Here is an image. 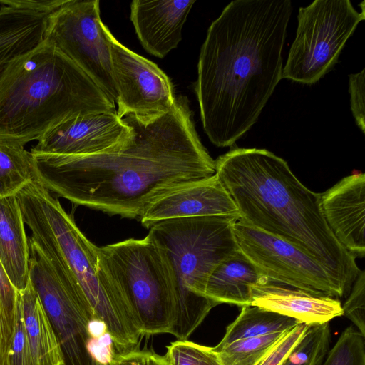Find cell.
I'll use <instances>...</instances> for the list:
<instances>
[{"mask_svg": "<svg viewBox=\"0 0 365 365\" xmlns=\"http://www.w3.org/2000/svg\"><path fill=\"white\" fill-rule=\"evenodd\" d=\"M185 97L153 120L123 118L129 138L88 155L33 154L37 182L77 205L140 220L163 195L215 174V160L196 132Z\"/></svg>", "mask_w": 365, "mask_h": 365, "instance_id": "1", "label": "cell"}, {"mask_svg": "<svg viewBox=\"0 0 365 365\" xmlns=\"http://www.w3.org/2000/svg\"><path fill=\"white\" fill-rule=\"evenodd\" d=\"M289 0H235L210 26L195 92L204 130L233 145L257 122L282 79Z\"/></svg>", "mask_w": 365, "mask_h": 365, "instance_id": "2", "label": "cell"}, {"mask_svg": "<svg viewBox=\"0 0 365 365\" xmlns=\"http://www.w3.org/2000/svg\"><path fill=\"white\" fill-rule=\"evenodd\" d=\"M215 163L240 219L312 256L346 297L361 270L329 227L321 194L305 187L284 159L266 149L236 148Z\"/></svg>", "mask_w": 365, "mask_h": 365, "instance_id": "3", "label": "cell"}, {"mask_svg": "<svg viewBox=\"0 0 365 365\" xmlns=\"http://www.w3.org/2000/svg\"><path fill=\"white\" fill-rule=\"evenodd\" d=\"M103 113H115V103L45 41L0 73L1 143L24 146L68 119Z\"/></svg>", "mask_w": 365, "mask_h": 365, "instance_id": "4", "label": "cell"}, {"mask_svg": "<svg viewBox=\"0 0 365 365\" xmlns=\"http://www.w3.org/2000/svg\"><path fill=\"white\" fill-rule=\"evenodd\" d=\"M240 218L207 216L172 219L148 234L165 269L173 311L170 334L187 340L219 304L205 295L207 279L225 259L238 251L234 224Z\"/></svg>", "mask_w": 365, "mask_h": 365, "instance_id": "5", "label": "cell"}, {"mask_svg": "<svg viewBox=\"0 0 365 365\" xmlns=\"http://www.w3.org/2000/svg\"><path fill=\"white\" fill-rule=\"evenodd\" d=\"M16 196L31 238L76 282L96 317L106 324L117 353L135 349L141 332L118 310L102 287L97 272V246L38 182L29 183Z\"/></svg>", "mask_w": 365, "mask_h": 365, "instance_id": "6", "label": "cell"}, {"mask_svg": "<svg viewBox=\"0 0 365 365\" xmlns=\"http://www.w3.org/2000/svg\"><path fill=\"white\" fill-rule=\"evenodd\" d=\"M100 282L113 302L130 309L143 335L170 334L173 311L156 245L148 235L97 247Z\"/></svg>", "mask_w": 365, "mask_h": 365, "instance_id": "7", "label": "cell"}, {"mask_svg": "<svg viewBox=\"0 0 365 365\" xmlns=\"http://www.w3.org/2000/svg\"><path fill=\"white\" fill-rule=\"evenodd\" d=\"M357 11L349 0H316L301 7L295 38L282 79L313 84L337 63L346 42L365 19L364 1Z\"/></svg>", "mask_w": 365, "mask_h": 365, "instance_id": "8", "label": "cell"}, {"mask_svg": "<svg viewBox=\"0 0 365 365\" xmlns=\"http://www.w3.org/2000/svg\"><path fill=\"white\" fill-rule=\"evenodd\" d=\"M29 277L50 319L66 365H93L88 324L97 318L78 285L30 237Z\"/></svg>", "mask_w": 365, "mask_h": 365, "instance_id": "9", "label": "cell"}, {"mask_svg": "<svg viewBox=\"0 0 365 365\" xmlns=\"http://www.w3.org/2000/svg\"><path fill=\"white\" fill-rule=\"evenodd\" d=\"M98 0H67L48 16L45 41L78 66L113 101L114 82L108 27Z\"/></svg>", "mask_w": 365, "mask_h": 365, "instance_id": "10", "label": "cell"}, {"mask_svg": "<svg viewBox=\"0 0 365 365\" xmlns=\"http://www.w3.org/2000/svg\"><path fill=\"white\" fill-rule=\"evenodd\" d=\"M233 229L240 251L269 280L314 295L342 297L327 269L297 247L241 219Z\"/></svg>", "mask_w": 365, "mask_h": 365, "instance_id": "11", "label": "cell"}, {"mask_svg": "<svg viewBox=\"0 0 365 365\" xmlns=\"http://www.w3.org/2000/svg\"><path fill=\"white\" fill-rule=\"evenodd\" d=\"M112 73L118 92L116 114L153 120L174 106L173 85L153 62L121 44L108 29Z\"/></svg>", "mask_w": 365, "mask_h": 365, "instance_id": "12", "label": "cell"}, {"mask_svg": "<svg viewBox=\"0 0 365 365\" xmlns=\"http://www.w3.org/2000/svg\"><path fill=\"white\" fill-rule=\"evenodd\" d=\"M130 135L131 128L116 113L79 115L43 135L31 152L53 155H93L116 148Z\"/></svg>", "mask_w": 365, "mask_h": 365, "instance_id": "13", "label": "cell"}, {"mask_svg": "<svg viewBox=\"0 0 365 365\" xmlns=\"http://www.w3.org/2000/svg\"><path fill=\"white\" fill-rule=\"evenodd\" d=\"M207 216L240 219L234 200L216 174L159 197L147 207L140 220L144 227L150 228L167 220Z\"/></svg>", "mask_w": 365, "mask_h": 365, "instance_id": "14", "label": "cell"}, {"mask_svg": "<svg viewBox=\"0 0 365 365\" xmlns=\"http://www.w3.org/2000/svg\"><path fill=\"white\" fill-rule=\"evenodd\" d=\"M324 219L339 243L355 258L365 255V175L346 176L321 194Z\"/></svg>", "mask_w": 365, "mask_h": 365, "instance_id": "15", "label": "cell"}, {"mask_svg": "<svg viewBox=\"0 0 365 365\" xmlns=\"http://www.w3.org/2000/svg\"><path fill=\"white\" fill-rule=\"evenodd\" d=\"M195 0H134L130 19L143 47L164 58L182 39V29Z\"/></svg>", "mask_w": 365, "mask_h": 365, "instance_id": "16", "label": "cell"}, {"mask_svg": "<svg viewBox=\"0 0 365 365\" xmlns=\"http://www.w3.org/2000/svg\"><path fill=\"white\" fill-rule=\"evenodd\" d=\"M250 304L307 325L329 322L343 315L337 298L314 295L270 280L252 287Z\"/></svg>", "mask_w": 365, "mask_h": 365, "instance_id": "17", "label": "cell"}, {"mask_svg": "<svg viewBox=\"0 0 365 365\" xmlns=\"http://www.w3.org/2000/svg\"><path fill=\"white\" fill-rule=\"evenodd\" d=\"M16 195L0 199V262L18 291L28 284L29 242Z\"/></svg>", "mask_w": 365, "mask_h": 365, "instance_id": "18", "label": "cell"}, {"mask_svg": "<svg viewBox=\"0 0 365 365\" xmlns=\"http://www.w3.org/2000/svg\"><path fill=\"white\" fill-rule=\"evenodd\" d=\"M268 280L239 250L212 272L206 284L205 295L219 304L249 305L252 287Z\"/></svg>", "mask_w": 365, "mask_h": 365, "instance_id": "19", "label": "cell"}, {"mask_svg": "<svg viewBox=\"0 0 365 365\" xmlns=\"http://www.w3.org/2000/svg\"><path fill=\"white\" fill-rule=\"evenodd\" d=\"M47 19L44 14L1 6L0 73L44 41Z\"/></svg>", "mask_w": 365, "mask_h": 365, "instance_id": "20", "label": "cell"}, {"mask_svg": "<svg viewBox=\"0 0 365 365\" xmlns=\"http://www.w3.org/2000/svg\"><path fill=\"white\" fill-rule=\"evenodd\" d=\"M19 292L26 331L36 365L64 364L59 341L37 292L29 281Z\"/></svg>", "mask_w": 365, "mask_h": 365, "instance_id": "21", "label": "cell"}, {"mask_svg": "<svg viewBox=\"0 0 365 365\" xmlns=\"http://www.w3.org/2000/svg\"><path fill=\"white\" fill-rule=\"evenodd\" d=\"M298 324L297 320L277 312L251 304L244 305L216 346H222L240 339L287 331Z\"/></svg>", "mask_w": 365, "mask_h": 365, "instance_id": "22", "label": "cell"}, {"mask_svg": "<svg viewBox=\"0 0 365 365\" xmlns=\"http://www.w3.org/2000/svg\"><path fill=\"white\" fill-rule=\"evenodd\" d=\"M37 181L34 157L24 146L0 142V199Z\"/></svg>", "mask_w": 365, "mask_h": 365, "instance_id": "23", "label": "cell"}, {"mask_svg": "<svg viewBox=\"0 0 365 365\" xmlns=\"http://www.w3.org/2000/svg\"><path fill=\"white\" fill-rule=\"evenodd\" d=\"M289 330L240 339L222 346H215L212 349L222 365H257Z\"/></svg>", "mask_w": 365, "mask_h": 365, "instance_id": "24", "label": "cell"}, {"mask_svg": "<svg viewBox=\"0 0 365 365\" xmlns=\"http://www.w3.org/2000/svg\"><path fill=\"white\" fill-rule=\"evenodd\" d=\"M329 322L308 325L302 337L280 365H321L329 349Z\"/></svg>", "mask_w": 365, "mask_h": 365, "instance_id": "25", "label": "cell"}, {"mask_svg": "<svg viewBox=\"0 0 365 365\" xmlns=\"http://www.w3.org/2000/svg\"><path fill=\"white\" fill-rule=\"evenodd\" d=\"M18 294L0 262V365H9Z\"/></svg>", "mask_w": 365, "mask_h": 365, "instance_id": "26", "label": "cell"}, {"mask_svg": "<svg viewBox=\"0 0 365 365\" xmlns=\"http://www.w3.org/2000/svg\"><path fill=\"white\" fill-rule=\"evenodd\" d=\"M321 365H365V336L349 326L329 349Z\"/></svg>", "mask_w": 365, "mask_h": 365, "instance_id": "27", "label": "cell"}, {"mask_svg": "<svg viewBox=\"0 0 365 365\" xmlns=\"http://www.w3.org/2000/svg\"><path fill=\"white\" fill-rule=\"evenodd\" d=\"M170 365H222L212 347L187 340H177L167 348Z\"/></svg>", "mask_w": 365, "mask_h": 365, "instance_id": "28", "label": "cell"}, {"mask_svg": "<svg viewBox=\"0 0 365 365\" xmlns=\"http://www.w3.org/2000/svg\"><path fill=\"white\" fill-rule=\"evenodd\" d=\"M9 365H36L26 331L19 292Z\"/></svg>", "mask_w": 365, "mask_h": 365, "instance_id": "29", "label": "cell"}, {"mask_svg": "<svg viewBox=\"0 0 365 365\" xmlns=\"http://www.w3.org/2000/svg\"><path fill=\"white\" fill-rule=\"evenodd\" d=\"M343 316L348 318L355 328L365 336V272L360 271L346 299L341 304Z\"/></svg>", "mask_w": 365, "mask_h": 365, "instance_id": "30", "label": "cell"}, {"mask_svg": "<svg viewBox=\"0 0 365 365\" xmlns=\"http://www.w3.org/2000/svg\"><path fill=\"white\" fill-rule=\"evenodd\" d=\"M307 327L299 323L287 331L257 365H280L302 337Z\"/></svg>", "mask_w": 365, "mask_h": 365, "instance_id": "31", "label": "cell"}, {"mask_svg": "<svg viewBox=\"0 0 365 365\" xmlns=\"http://www.w3.org/2000/svg\"><path fill=\"white\" fill-rule=\"evenodd\" d=\"M365 69L352 73L349 78L351 110L355 122L363 133L365 131Z\"/></svg>", "mask_w": 365, "mask_h": 365, "instance_id": "32", "label": "cell"}, {"mask_svg": "<svg viewBox=\"0 0 365 365\" xmlns=\"http://www.w3.org/2000/svg\"><path fill=\"white\" fill-rule=\"evenodd\" d=\"M108 365H170L165 355L161 356L150 350L134 349L115 353Z\"/></svg>", "mask_w": 365, "mask_h": 365, "instance_id": "33", "label": "cell"}, {"mask_svg": "<svg viewBox=\"0 0 365 365\" xmlns=\"http://www.w3.org/2000/svg\"><path fill=\"white\" fill-rule=\"evenodd\" d=\"M87 349L93 361L106 364H110L115 353L113 339L108 332L100 337H91Z\"/></svg>", "mask_w": 365, "mask_h": 365, "instance_id": "34", "label": "cell"}, {"mask_svg": "<svg viewBox=\"0 0 365 365\" xmlns=\"http://www.w3.org/2000/svg\"><path fill=\"white\" fill-rule=\"evenodd\" d=\"M67 0H0L1 5L46 14H53Z\"/></svg>", "mask_w": 365, "mask_h": 365, "instance_id": "35", "label": "cell"}, {"mask_svg": "<svg viewBox=\"0 0 365 365\" xmlns=\"http://www.w3.org/2000/svg\"><path fill=\"white\" fill-rule=\"evenodd\" d=\"M93 365H108V364H102V363H100V362H98V361H93Z\"/></svg>", "mask_w": 365, "mask_h": 365, "instance_id": "36", "label": "cell"}, {"mask_svg": "<svg viewBox=\"0 0 365 365\" xmlns=\"http://www.w3.org/2000/svg\"><path fill=\"white\" fill-rule=\"evenodd\" d=\"M63 365H66V364H63Z\"/></svg>", "mask_w": 365, "mask_h": 365, "instance_id": "37", "label": "cell"}]
</instances>
